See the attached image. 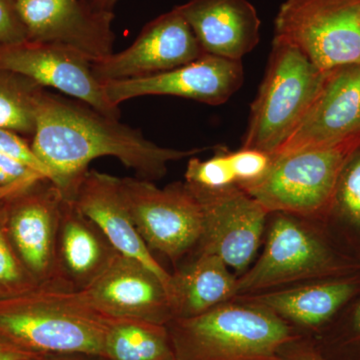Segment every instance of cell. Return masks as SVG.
<instances>
[{
	"label": "cell",
	"instance_id": "cell-24",
	"mask_svg": "<svg viewBox=\"0 0 360 360\" xmlns=\"http://www.w3.org/2000/svg\"><path fill=\"white\" fill-rule=\"evenodd\" d=\"M44 90L30 78L0 70V129L33 135Z\"/></svg>",
	"mask_w": 360,
	"mask_h": 360
},
{
	"label": "cell",
	"instance_id": "cell-13",
	"mask_svg": "<svg viewBox=\"0 0 360 360\" xmlns=\"http://www.w3.org/2000/svg\"><path fill=\"white\" fill-rule=\"evenodd\" d=\"M203 56L191 26L174 7L149 21L127 49L92 63V70L103 84L151 77Z\"/></svg>",
	"mask_w": 360,
	"mask_h": 360
},
{
	"label": "cell",
	"instance_id": "cell-23",
	"mask_svg": "<svg viewBox=\"0 0 360 360\" xmlns=\"http://www.w3.org/2000/svg\"><path fill=\"white\" fill-rule=\"evenodd\" d=\"M324 225L360 257V146L341 172Z\"/></svg>",
	"mask_w": 360,
	"mask_h": 360
},
{
	"label": "cell",
	"instance_id": "cell-19",
	"mask_svg": "<svg viewBox=\"0 0 360 360\" xmlns=\"http://www.w3.org/2000/svg\"><path fill=\"white\" fill-rule=\"evenodd\" d=\"M175 8L205 54L241 61L259 42L262 21L248 0H188Z\"/></svg>",
	"mask_w": 360,
	"mask_h": 360
},
{
	"label": "cell",
	"instance_id": "cell-8",
	"mask_svg": "<svg viewBox=\"0 0 360 360\" xmlns=\"http://www.w3.org/2000/svg\"><path fill=\"white\" fill-rule=\"evenodd\" d=\"M120 186L135 227L150 251L176 262L198 248L202 210L184 182L158 188L148 180L123 177Z\"/></svg>",
	"mask_w": 360,
	"mask_h": 360
},
{
	"label": "cell",
	"instance_id": "cell-33",
	"mask_svg": "<svg viewBox=\"0 0 360 360\" xmlns=\"http://www.w3.org/2000/svg\"><path fill=\"white\" fill-rule=\"evenodd\" d=\"M33 360H103L99 355L79 354H56L39 355Z\"/></svg>",
	"mask_w": 360,
	"mask_h": 360
},
{
	"label": "cell",
	"instance_id": "cell-22",
	"mask_svg": "<svg viewBox=\"0 0 360 360\" xmlns=\"http://www.w3.org/2000/svg\"><path fill=\"white\" fill-rule=\"evenodd\" d=\"M99 356L103 360L174 359L167 326L134 319H110Z\"/></svg>",
	"mask_w": 360,
	"mask_h": 360
},
{
	"label": "cell",
	"instance_id": "cell-31",
	"mask_svg": "<svg viewBox=\"0 0 360 360\" xmlns=\"http://www.w3.org/2000/svg\"><path fill=\"white\" fill-rule=\"evenodd\" d=\"M27 33L16 8V0H0V46L22 44Z\"/></svg>",
	"mask_w": 360,
	"mask_h": 360
},
{
	"label": "cell",
	"instance_id": "cell-14",
	"mask_svg": "<svg viewBox=\"0 0 360 360\" xmlns=\"http://www.w3.org/2000/svg\"><path fill=\"white\" fill-rule=\"evenodd\" d=\"M243 79L241 61L205 54L174 70L148 77L103 82V87L106 98L115 106L148 96H177L220 105L240 89Z\"/></svg>",
	"mask_w": 360,
	"mask_h": 360
},
{
	"label": "cell",
	"instance_id": "cell-21",
	"mask_svg": "<svg viewBox=\"0 0 360 360\" xmlns=\"http://www.w3.org/2000/svg\"><path fill=\"white\" fill-rule=\"evenodd\" d=\"M172 319L205 314L238 296V278L221 258L198 252L191 264L172 274L167 288Z\"/></svg>",
	"mask_w": 360,
	"mask_h": 360
},
{
	"label": "cell",
	"instance_id": "cell-4",
	"mask_svg": "<svg viewBox=\"0 0 360 360\" xmlns=\"http://www.w3.org/2000/svg\"><path fill=\"white\" fill-rule=\"evenodd\" d=\"M110 321L77 293L39 288L0 302V338L37 355H101Z\"/></svg>",
	"mask_w": 360,
	"mask_h": 360
},
{
	"label": "cell",
	"instance_id": "cell-34",
	"mask_svg": "<svg viewBox=\"0 0 360 360\" xmlns=\"http://www.w3.org/2000/svg\"><path fill=\"white\" fill-rule=\"evenodd\" d=\"M281 360H328L319 350L314 348H307V349L295 350L285 356H283Z\"/></svg>",
	"mask_w": 360,
	"mask_h": 360
},
{
	"label": "cell",
	"instance_id": "cell-2",
	"mask_svg": "<svg viewBox=\"0 0 360 360\" xmlns=\"http://www.w3.org/2000/svg\"><path fill=\"white\" fill-rule=\"evenodd\" d=\"M205 314L167 324L175 360H281L295 340L290 326L262 305L234 298Z\"/></svg>",
	"mask_w": 360,
	"mask_h": 360
},
{
	"label": "cell",
	"instance_id": "cell-32",
	"mask_svg": "<svg viewBox=\"0 0 360 360\" xmlns=\"http://www.w3.org/2000/svg\"><path fill=\"white\" fill-rule=\"evenodd\" d=\"M37 356L0 338V360H33Z\"/></svg>",
	"mask_w": 360,
	"mask_h": 360
},
{
	"label": "cell",
	"instance_id": "cell-16",
	"mask_svg": "<svg viewBox=\"0 0 360 360\" xmlns=\"http://www.w3.org/2000/svg\"><path fill=\"white\" fill-rule=\"evenodd\" d=\"M360 134V65L326 71L321 89L276 155L328 146Z\"/></svg>",
	"mask_w": 360,
	"mask_h": 360
},
{
	"label": "cell",
	"instance_id": "cell-15",
	"mask_svg": "<svg viewBox=\"0 0 360 360\" xmlns=\"http://www.w3.org/2000/svg\"><path fill=\"white\" fill-rule=\"evenodd\" d=\"M77 295L106 319H134L162 326L172 321L169 297L160 277L139 260L123 255Z\"/></svg>",
	"mask_w": 360,
	"mask_h": 360
},
{
	"label": "cell",
	"instance_id": "cell-37",
	"mask_svg": "<svg viewBox=\"0 0 360 360\" xmlns=\"http://www.w3.org/2000/svg\"><path fill=\"white\" fill-rule=\"evenodd\" d=\"M170 360H175V359H170Z\"/></svg>",
	"mask_w": 360,
	"mask_h": 360
},
{
	"label": "cell",
	"instance_id": "cell-3",
	"mask_svg": "<svg viewBox=\"0 0 360 360\" xmlns=\"http://www.w3.org/2000/svg\"><path fill=\"white\" fill-rule=\"evenodd\" d=\"M270 219L262 255L238 278V296L255 295L300 281L360 274V257L345 248L323 224L312 225L288 213Z\"/></svg>",
	"mask_w": 360,
	"mask_h": 360
},
{
	"label": "cell",
	"instance_id": "cell-11",
	"mask_svg": "<svg viewBox=\"0 0 360 360\" xmlns=\"http://www.w3.org/2000/svg\"><path fill=\"white\" fill-rule=\"evenodd\" d=\"M0 70L30 78L44 89L52 87L108 117L120 118V106L106 98L91 61L73 49L32 40L0 46Z\"/></svg>",
	"mask_w": 360,
	"mask_h": 360
},
{
	"label": "cell",
	"instance_id": "cell-30",
	"mask_svg": "<svg viewBox=\"0 0 360 360\" xmlns=\"http://www.w3.org/2000/svg\"><path fill=\"white\" fill-rule=\"evenodd\" d=\"M0 155L20 161L49 179V170L35 155L32 144H28L18 132L0 129Z\"/></svg>",
	"mask_w": 360,
	"mask_h": 360
},
{
	"label": "cell",
	"instance_id": "cell-26",
	"mask_svg": "<svg viewBox=\"0 0 360 360\" xmlns=\"http://www.w3.org/2000/svg\"><path fill=\"white\" fill-rule=\"evenodd\" d=\"M184 184L191 188L214 189L236 184L229 160V149L217 146L214 155L206 160L191 156L187 163Z\"/></svg>",
	"mask_w": 360,
	"mask_h": 360
},
{
	"label": "cell",
	"instance_id": "cell-7",
	"mask_svg": "<svg viewBox=\"0 0 360 360\" xmlns=\"http://www.w3.org/2000/svg\"><path fill=\"white\" fill-rule=\"evenodd\" d=\"M274 37L295 45L323 72L360 65V0H285Z\"/></svg>",
	"mask_w": 360,
	"mask_h": 360
},
{
	"label": "cell",
	"instance_id": "cell-20",
	"mask_svg": "<svg viewBox=\"0 0 360 360\" xmlns=\"http://www.w3.org/2000/svg\"><path fill=\"white\" fill-rule=\"evenodd\" d=\"M359 295L360 274H356L236 298L266 307L284 321L321 328L329 326Z\"/></svg>",
	"mask_w": 360,
	"mask_h": 360
},
{
	"label": "cell",
	"instance_id": "cell-6",
	"mask_svg": "<svg viewBox=\"0 0 360 360\" xmlns=\"http://www.w3.org/2000/svg\"><path fill=\"white\" fill-rule=\"evenodd\" d=\"M324 75L297 47L274 37L243 148L276 155L309 110Z\"/></svg>",
	"mask_w": 360,
	"mask_h": 360
},
{
	"label": "cell",
	"instance_id": "cell-9",
	"mask_svg": "<svg viewBox=\"0 0 360 360\" xmlns=\"http://www.w3.org/2000/svg\"><path fill=\"white\" fill-rule=\"evenodd\" d=\"M186 187L202 210L198 252L217 255L243 274L262 245L270 213L238 184L214 191Z\"/></svg>",
	"mask_w": 360,
	"mask_h": 360
},
{
	"label": "cell",
	"instance_id": "cell-27",
	"mask_svg": "<svg viewBox=\"0 0 360 360\" xmlns=\"http://www.w3.org/2000/svg\"><path fill=\"white\" fill-rule=\"evenodd\" d=\"M330 324H335V336L333 355L326 359L360 360V295Z\"/></svg>",
	"mask_w": 360,
	"mask_h": 360
},
{
	"label": "cell",
	"instance_id": "cell-10",
	"mask_svg": "<svg viewBox=\"0 0 360 360\" xmlns=\"http://www.w3.org/2000/svg\"><path fill=\"white\" fill-rule=\"evenodd\" d=\"M63 194L42 179L1 201L7 236L21 262L41 288L51 290Z\"/></svg>",
	"mask_w": 360,
	"mask_h": 360
},
{
	"label": "cell",
	"instance_id": "cell-17",
	"mask_svg": "<svg viewBox=\"0 0 360 360\" xmlns=\"http://www.w3.org/2000/svg\"><path fill=\"white\" fill-rule=\"evenodd\" d=\"M122 255L101 229L65 198L56 239L51 290L78 293L89 288Z\"/></svg>",
	"mask_w": 360,
	"mask_h": 360
},
{
	"label": "cell",
	"instance_id": "cell-5",
	"mask_svg": "<svg viewBox=\"0 0 360 360\" xmlns=\"http://www.w3.org/2000/svg\"><path fill=\"white\" fill-rule=\"evenodd\" d=\"M360 134L345 141L272 155L266 174L238 186L269 213L283 212L324 224L345 163Z\"/></svg>",
	"mask_w": 360,
	"mask_h": 360
},
{
	"label": "cell",
	"instance_id": "cell-36",
	"mask_svg": "<svg viewBox=\"0 0 360 360\" xmlns=\"http://www.w3.org/2000/svg\"><path fill=\"white\" fill-rule=\"evenodd\" d=\"M6 200V196H4V194L2 193V191H0V201Z\"/></svg>",
	"mask_w": 360,
	"mask_h": 360
},
{
	"label": "cell",
	"instance_id": "cell-35",
	"mask_svg": "<svg viewBox=\"0 0 360 360\" xmlns=\"http://www.w3.org/2000/svg\"><path fill=\"white\" fill-rule=\"evenodd\" d=\"M86 1L89 2L90 6L98 9V11L113 13V9H115L116 4L120 2V0H86Z\"/></svg>",
	"mask_w": 360,
	"mask_h": 360
},
{
	"label": "cell",
	"instance_id": "cell-12",
	"mask_svg": "<svg viewBox=\"0 0 360 360\" xmlns=\"http://www.w3.org/2000/svg\"><path fill=\"white\" fill-rule=\"evenodd\" d=\"M27 40L68 47L91 63L113 53L115 13L86 0H16Z\"/></svg>",
	"mask_w": 360,
	"mask_h": 360
},
{
	"label": "cell",
	"instance_id": "cell-25",
	"mask_svg": "<svg viewBox=\"0 0 360 360\" xmlns=\"http://www.w3.org/2000/svg\"><path fill=\"white\" fill-rule=\"evenodd\" d=\"M41 288L16 255L4 226L0 201V302Z\"/></svg>",
	"mask_w": 360,
	"mask_h": 360
},
{
	"label": "cell",
	"instance_id": "cell-28",
	"mask_svg": "<svg viewBox=\"0 0 360 360\" xmlns=\"http://www.w3.org/2000/svg\"><path fill=\"white\" fill-rule=\"evenodd\" d=\"M46 179L25 163L0 155V191L6 200L20 195L40 180Z\"/></svg>",
	"mask_w": 360,
	"mask_h": 360
},
{
	"label": "cell",
	"instance_id": "cell-1",
	"mask_svg": "<svg viewBox=\"0 0 360 360\" xmlns=\"http://www.w3.org/2000/svg\"><path fill=\"white\" fill-rule=\"evenodd\" d=\"M32 148L63 198L73 200L90 162L103 156L117 158L141 179L158 180L168 165L206 148H162L139 129L108 117L89 104L44 90L37 108Z\"/></svg>",
	"mask_w": 360,
	"mask_h": 360
},
{
	"label": "cell",
	"instance_id": "cell-18",
	"mask_svg": "<svg viewBox=\"0 0 360 360\" xmlns=\"http://www.w3.org/2000/svg\"><path fill=\"white\" fill-rule=\"evenodd\" d=\"M125 257L135 258L160 277L167 290L172 274L161 266L139 236L123 196L120 177L89 170L72 200Z\"/></svg>",
	"mask_w": 360,
	"mask_h": 360
},
{
	"label": "cell",
	"instance_id": "cell-29",
	"mask_svg": "<svg viewBox=\"0 0 360 360\" xmlns=\"http://www.w3.org/2000/svg\"><path fill=\"white\" fill-rule=\"evenodd\" d=\"M229 160L236 184L243 186L266 174L272 155L257 149L241 148L238 151L229 150Z\"/></svg>",
	"mask_w": 360,
	"mask_h": 360
}]
</instances>
